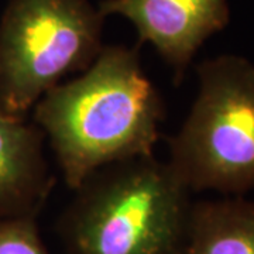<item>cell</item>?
Here are the masks:
<instances>
[{
  "label": "cell",
  "instance_id": "cell-1",
  "mask_svg": "<svg viewBox=\"0 0 254 254\" xmlns=\"http://www.w3.org/2000/svg\"><path fill=\"white\" fill-rule=\"evenodd\" d=\"M164 102L141 66L138 47L103 46L71 81L33 106V122L50 140L68 188L112 163L153 155Z\"/></svg>",
  "mask_w": 254,
  "mask_h": 254
},
{
  "label": "cell",
  "instance_id": "cell-2",
  "mask_svg": "<svg viewBox=\"0 0 254 254\" xmlns=\"http://www.w3.org/2000/svg\"><path fill=\"white\" fill-rule=\"evenodd\" d=\"M58 222L66 254H178L185 239L188 187L154 155L112 163L73 190Z\"/></svg>",
  "mask_w": 254,
  "mask_h": 254
},
{
  "label": "cell",
  "instance_id": "cell-3",
  "mask_svg": "<svg viewBox=\"0 0 254 254\" xmlns=\"http://www.w3.org/2000/svg\"><path fill=\"white\" fill-rule=\"evenodd\" d=\"M198 95L167 163L190 190L242 195L254 188V65L225 54L196 66Z\"/></svg>",
  "mask_w": 254,
  "mask_h": 254
},
{
  "label": "cell",
  "instance_id": "cell-4",
  "mask_svg": "<svg viewBox=\"0 0 254 254\" xmlns=\"http://www.w3.org/2000/svg\"><path fill=\"white\" fill-rule=\"evenodd\" d=\"M105 17L89 0H11L0 23V108L23 116L103 48Z\"/></svg>",
  "mask_w": 254,
  "mask_h": 254
},
{
  "label": "cell",
  "instance_id": "cell-5",
  "mask_svg": "<svg viewBox=\"0 0 254 254\" xmlns=\"http://www.w3.org/2000/svg\"><path fill=\"white\" fill-rule=\"evenodd\" d=\"M102 17L122 16L173 69L175 83L185 76L200 46L230 18L227 0H102Z\"/></svg>",
  "mask_w": 254,
  "mask_h": 254
},
{
  "label": "cell",
  "instance_id": "cell-6",
  "mask_svg": "<svg viewBox=\"0 0 254 254\" xmlns=\"http://www.w3.org/2000/svg\"><path fill=\"white\" fill-rule=\"evenodd\" d=\"M33 122L0 108V218L37 216L54 188L43 144Z\"/></svg>",
  "mask_w": 254,
  "mask_h": 254
},
{
  "label": "cell",
  "instance_id": "cell-7",
  "mask_svg": "<svg viewBox=\"0 0 254 254\" xmlns=\"http://www.w3.org/2000/svg\"><path fill=\"white\" fill-rule=\"evenodd\" d=\"M178 254H254V203L240 196L192 203Z\"/></svg>",
  "mask_w": 254,
  "mask_h": 254
},
{
  "label": "cell",
  "instance_id": "cell-8",
  "mask_svg": "<svg viewBox=\"0 0 254 254\" xmlns=\"http://www.w3.org/2000/svg\"><path fill=\"white\" fill-rule=\"evenodd\" d=\"M0 254H50L40 236L37 216L0 218Z\"/></svg>",
  "mask_w": 254,
  "mask_h": 254
}]
</instances>
